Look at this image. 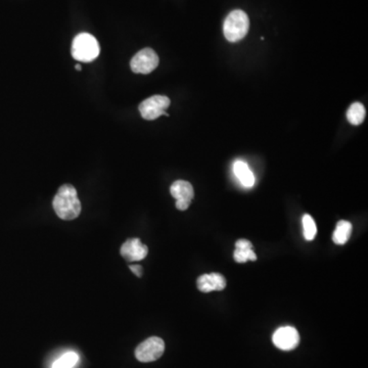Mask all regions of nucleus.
I'll use <instances>...</instances> for the list:
<instances>
[{
  "label": "nucleus",
  "instance_id": "12",
  "mask_svg": "<svg viewBox=\"0 0 368 368\" xmlns=\"http://www.w3.org/2000/svg\"><path fill=\"white\" fill-rule=\"evenodd\" d=\"M351 233H352V225L346 220L338 221L334 234H332V240H334V244L342 246L348 242Z\"/></svg>",
  "mask_w": 368,
  "mask_h": 368
},
{
  "label": "nucleus",
  "instance_id": "19",
  "mask_svg": "<svg viewBox=\"0 0 368 368\" xmlns=\"http://www.w3.org/2000/svg\"><path fill=\"white\" fill-rule=\"evenodd\" d=\"M190 203L185 202V200H176V208L181 211L187 210L189 207Z\"/></svg>",
  "mask_w": 368,
  "mask_h": 368
},
{
  "label": "nucleus",
  "instance_id": "1",
  "mask_svg": "<svg viewBox=\"0 0 368 368\" xmlns=\"http://www.w3.org/2000/svg\"><path fill=\"white\" fill-rule=\"evenodd\" d=\"M56 215L62 220L76 219L81 213V203L76 188L71 184H64L58 188L52 202Z\"/></svg>",
  "mask_w": 368,
  "mask_h": 368
},
{
  "label": "nucleus",
  "instance_id": "18",
  "mask_svg": "<svg viewBox=\"0 0 368 368\" xmlns=\"http://www.w3.org/2000/svg\"><path fill=\"white\" fill-rule=\"evenodd\" d=\"M130 269L137 277H141L142 273H143V269H142L140 265H130Z\"/></svg>",
  "mask_w": 368,
  "mask_h": 368
},
{
  "label": "nucleus",
  "instance_id": "8",
  "mask_svg": "<svg viewBox=\"0 0 368 368\" xmlns=\"http://www.w3.org/2000/svg\"><path fill=\"white\" fill-rule=\"evenodd\" d=\"M120 253L121 256L128 262H137L146 258L148 249L139 238H130L122 244Z\"/></svg>",
  "mask_w": 368,
  "mask_h": 368
},
{
  "label": "nucleus",
  "instance_id": "10",
  "mask_svg": "<svg viewBox=\"0 0 368 368\" xmlns=\"http://www.w3.org/2000/svg\"><path fill=\"white\" fill-rule=\"evenodd\" d=\"M233 173L236 179H238L240 184L244 187L251 188L254 186L255 176L251 171L250 167L248 166L244 161L238 160L233 164Z\"/></svg>",
  "mask_w": 368,
  "mask_h": 368
},
{
  "label": "nucleus",
  "instance_id": "14",
  "mask_svg": "<svg viewBox=\"0 0 368 368\" xmlns=\"http://www.w3.org/2000/svg\"><path fill=\"white\" fill-rule=\"evenodd\" d=\"M78 361V354L71 351V352L65 353L60 358L56 359L50 368H74Z\"/></svg>",
  "mask_w": 368,
  "mask_h": 368
},
{
  "label": "nucleus",
  "instance_id": "5",
  "mask_svg": "<svg viewBox=\"0 0 368 368\" xmlns=\"http://www.w3.org/2000/svg\"><path fill=\"white\" fill-rule=\"evenodd\" d=\"M165 351L164 341L158 336H152L138 345L135 350V357L140 363H154L162 357Z\"/></svg>",
  "mask_w": 368,
  "mask_h": 368
},
{
  "label": "nucleus",
  "instance_id": "13",
  "mask_svg": "<svg viewBox=\"0 0 368 368\" xmlns=\"http://www.w3.org/2000/svg\"><path fill=\"white\" fill-rule=\"evenodd\" d=\"M365 108L361 102H354L347 111V119L352 125H360L365 119Z\"/></svg>",
  "mask_w": 368,
  "mask_h": 368
},
{
  "label": "nucleus",
  "instance_id": "3",
  "mask_svg": "<svg viewBox=\"0 0 368 368\" xmlns=\"http://www.w3.org/2000/svg\"><path fill=\"white\" fill-rule=\"evenodd\" d=\"M100 47L95 37L81 33L73 41L72 56L79 62H91L100 56Z\"/></svg>",
  "mask_w": 368,
  "mask_h": 368
},
{
  "label": "nucleus",
  "instance_id": "9",
  "mask_svg": "<svg viewBox=\"0 0 368 368\" xmlns=\"http://www.w3.org/2000/svg\"><path fill=\"white\" fill-rule=\"evenodd\" d=\"M198 290L202 292H211L214 290H223L227 288V279L219 273H210L204 275L198 278Z\"/></svg>",
  "mask_w": 368,
  "mask_h": 368
},
{
  "label": "nucleus",
  "instance_id": "6",
  "mask_svg": "<svg viewBox=\"0 0 368 368\" xmlns=\"http://www.w3.org/2000/svg\"><path fill=\"white\" fill-rule=\"evenodd\" d=\"M158 54L152 48H143L138 51L130 62L131 70L137 74H150L158 67Z\"/></svg>",
  "mask_w": 368,
  "mask_h": 368
},
{
  "label": "nucleus",
  "instance_id": "17",
  "mask_svg": "<svg viewBox=\"0 0 368 368\" xmlns=\"http://www.w3.org/2000/svg\"><path fill=\"white\" fill-rule=\"evenodd\" d=\"M235 248L240 249V250H248V249H253L252 242L248 240H238L235 242Z\"/></svg>",
  "mask_w": 368,
  "mask_h": 368
},
{
  "label": "nucleus",
  "instance_id": "15",
  "mask_svg": "<svg viewBox=\"0 0 368 368\" xmlns=\"http://www.w3.org/2000/svg\"><path fill=\"white\" fill-rule=\"evenodd\" d=\"M303 232L306 240H313L317 236V227L314 219L309 214L304 215L303 217Z\"/></svg>",
  "mask_w": 368,
  "mask_h": 368
},
{
  "label": "nucleus",
  "instance_id": "4",
  "mask_svg": "<svg viewBox=\"0 0 368 368\" xmlns=\"http://www.w3.org/2000/svg\"><path fill=\"white\" fill-rule=\"evenodd\" d=\"M170 100L167 96H150L139 104V112L142 118L146 120H156L161 116H169L166 110L170 106Z\"/></svg>",
  "mask_w": 368,
  "mask_h": 368
},
{
  "label": "nucleus",
  "instance_id": "11",
  "mask_svg": "<svg viewBox=\"0 0 368 368\" xmlns=\"http://www.w3.org/2000/svg\"><path fill=\"white\" fill-rule=\"evenodd\" d=\"M171 194L176 200H185L192 203L194 192L192 184L185 181H177L171 185Z\"/></svg>",
  "mask_w": 368,
  "mask_h": 368
},
{
  "label": "nucleus",
  "instance_id": "7",
  "mask_svg": "<svg viewBox=\"0 0 368 368\" xmlns=\"http://www.w3.org/2000/svg\"><path fill=\"white\" fill-rule=\"evenodd\" d=\"M273 342L276 348L282 351H290L296 349L300 343V334L292 326H282L275 330Z\"/></svg>",
  "mask_w": 368,
  "mask_h": 368
},
{
  "label": "nucleus",
  "instance_id": "2",
  "mask_svg": "<svg viewBox=\"0 0 368 368\" xmlns=\"http://www.w3.org/2000/svg\"><path fill=\"white\" fill-rule=\"evenodd\" d=\"M250 20L244 10H235L230 12L223 24V33L229 43H238L248 34Z\"/></svg>",
  "mask_w": 368,
  "mask_h": 368
},
{
  "label": "nucleus",
  "instance_id": "20",
  "mask_svg": "<svg viewBox=\"0 0 368 368\" xmlns=\"http://www.w3.org/2000/svg\"><path fill=\"white\" fill-rule=\"evenodd\" d=\"M75 69H76V70L81 71L82 70V67H81L80 65H76V66H75Z\"/></svg>",
  "mask_w": 368,
  "mask_h": 368
},
{
  "label": "nucleus",
  "instance_id": "16",
  "mask_svg": "<svg viewBox=\"0 0 368 368\" xmlns=\"http://www.w3.org/2000/svg\"><path fill=\"white\" fill-rule=\"evenodd\" d=\"M234 260L238 263H246V261H256L257 256L255 254L253 249H248V250H240V249H235L234 251Z\"/></svg>",
  "mask_w": 368,
  "mask_h": 368
}]
</instances>
